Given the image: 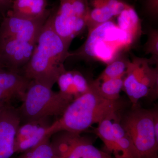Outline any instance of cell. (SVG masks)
<instances>
[{"label":"cell","instance_id":"obj_22","mask_svg":"<svg viewBox=\"0 0 158 158\" xmlns=\"http://www.w3.org/2000/svg\"><path fill=\"white\" fill-rule=\"evenodd\" d=\"M50 138L47 137L36 147L20 153L16 158H57Z\"/></svg>","mask_w":158,"mask_h":158},{"label":"cell","instance_id":"obj_15","mask_svg":"<svg viewBox=\"0 0 158 158\" xmlns=\"http://www.w3.org/2000/svg\"><path fill=\"white\" fill-rule=\"evenodd\" d=\"M51 11L48 9V0H13L9 11L18 17L33 19L48 16Z\"/></svg>","mask_w":158,"mask_h":158},{"label":"cell","instance_id":"obj_11","mask_svg":"<svg viewBox=\"0 0 158 158\" xmlns=\"http://www.w3.org/2000/svg\"><path fill=\"white\" fill-rule=\"evenodd\" d=\"M21 123L18 110L11 105L0 111V158H10L15 153V136Z\"/></svg>","mask_w":158,"mask_h":158},{"label":"cell","instance_id":"obj_24","mask_svg":"<svg viewBox=\"0 0 158 158\" xmlns=\"http://www.w3.org/2000/svg\"><path fill=\"white\" fill-rule=\"evenodd\" d=\"M13 0H0V15L5 16L10 10Z\"/></svg>","mask_w":158,"mask_h":158},{"label":"cell","instance_id":"obj_8","mask_svg":"<svg viewBox=\"0 0 158 158\" xmlns=\"http://www.w3.org/2000/svg\"><path fill=\"white\" fill-rule=\"evenodd\" d=\"M66 132L51 141L57 158H114L79 134Z\"/></svg>","mask_w":158,"mask_h":158},{"label":"cell","instance_id":"obj_1","mask_svg":"<svg viewBox=\"0 0 158 158\" xmlns=\"http://www.w3.org/2000/svg\"><path fill=\"white\" fill-rule=\"evenodd\" d=\"M124 106L120 99L113 101L105 98L99 90L98 81H94L87 92L74 99L61 117L50 125L48 135L62 131L79 134L104 119H118Z\"/></svg>","mask_w":158,"mask_h":158},{"label":"cell","instance_id":"obj_26","mask_svg":"<svg viewBox=\"0 0 158 158\" xmlns=\"http://www.w3.org/2000/svg\"><path fill=\"white\" fill-rule=\"evenodd\" d=\"M3 108H0V111H1V110H2V109H3Z\"/></svg>","mask_w":158,"mask_h":158},{"label":"cell","instance_id":"obj_19","mask_svg":"<svg viewBox=\"0 0 158 158\" xmlns=\"http://www.w3.org/2000/svg\"><path fill=\"white\" fill-rule=\"evenodd\" d=\"M57 83L61 93L73 100L80 96L77 71L65 70L59 76Z\"/></svg>","mask_w":158,"mask_h":158},{"label":"cell","instance_id":"obj_14","mask_svg":"<svg viewBox=\"0 0 158 158\" xmlns=\"http://www.w3.org/2000/svg\"><path fill=\"white\" fill-rule=\"evenodd\" d=\"M88 13L87 27L88 31L117 17L128 4L121 0H87Z\"/></svg>","mask_w":158,"mask_h":158},{"label":"cell","instance_id":"obj_9","mask_svg":"<svg viewBox=\"0 0 158 158\" xmlns=\"http://www.w3.org/2000/svg\"><path fill=\"white\" fill-rule=\"evenodd\" d=\"M36 43L10 37L0 40V66L19 72L29 62Z\"/></svg>","mask_w":158,"mask_h":158},{"label":"cell","instance_id":"obj_6","mask_svg":"<svg viewBox=\"0 0 158 158\" xmlns=\"http://www.w3.org/2000/svg\"><path fill=\"white\" fill-rule=\"evenodd\" d=\"M149 59L135 57L129 60L123 77V88L133 106L140 99L158 95V68H153Z\"/></svg>","mask_w":158,"mask_h":158},{"label":"cell","instance_id":"obj_21","mask_svg":"<svg viewBox=\"0 0 158 158\" xmlns=\"http://www.w3.org/2000/svg\"><path fill=\"white\" fill-rule=\"evenodd\" d=\"M129 60L118 58L107 64L98 81H104L107 79L123 77L126 73Z\"/></svg>","mask_w":158,"mask_h":158},{"label":"cell","instance_id":"obj_20","mask_svg":"<svg viewBox=\"0 0 158 158\" xmlns=\"http://www.w3.org/2000/svg\"><path fill=\"white\" fill-rule=\"evenodd\" d=\"M97 81L100 92L105 98L113 101L120 99L119 94L123 88V77Z\"/></svg>","mask_w":158,"mask_h":158},{"label":"cell","instance_id":"obj_18","mask_svg":"<svg viewBox=\"0 0 158 158\" xmlns=\"http://www.w3.org/2000/svg\"><path fill=\"white\" fill-rule=\"evenodd\" d=\"M95 131L97 135L103 141L109 153L113 154L114 158H122L121 152L113 132L112 120L106 119L102 120L98 123Z\"/></svg>","mask_w":158,"mask_h":158},{"label":"cell","instance_id":"obj_10","mask_svg":"<svg viewBox=\"0 0 158 158\" xmlns=\"http://www.w3.org/2000/svg\"><path fill=\"white\" fill-rule=\"evenodd\" d=\"M49 16L37 19H27L15 16L8 11L0 22V40L19 37L36 42Z\"/></svg>","mask_w":158,"mask_h":158},{"label":"cell","instance_id":"obj_7","mask_svg":"<svg viewBox=\"0 0 158 158\" xmlns=\"http://www.w3.org/2000/svg\"><path fill=\"white\" fill-rule=\"evenodd\" d=\"M88 13L87 0H60L58 8L51 11L53 28L70 46L87 27Z\"/></svg>","mask_w":158,"mask_h":158},{"label":"cell","instance_id":"obj_23","mask_svg":"<svg viewBox=\"0 0 158 158\" xmlns=\"http://www.w3.org/2000/svg\"><path fill=\"white\" fill-rule=\"evenodd\" d=\"M148 40L144 45L145 54H151L150 60L152 63H158V32L156 30H151L148 32Z\"/></svg>","mask_w":158,"mask_h":158},{"label":"cell","instance_id":"obj_3","mask_svg":"<svg viewBox=\"0 0 158 158\" xmlns=\"http://www.w3.org/2000/svg\"><path fill=\"white\" fill-rule=\"evenodd\" d=\"M134 42L112 19L88 31L86 41L78 49L70 52L69 57L93 59L108 64L118 58Z\"/></svg>","mask_w":158,"mask_h":158},{"label":"cell","instance_id":"obj_12","mask_svg":"<svg viewBox=\"0 0 158 158\" xmlns=\"http://www.w3.org/2000/svg\"><path fill=\"white\" fill-rule=\"evenodd\" d=\"M47 118L20 123L15 136V151L20 154L36 147L47 137L51 124Z\"/></svg>","mask_w":158,"mask_h":158},{"label":"cell","instance_id":"obj_16","mask_svg":"<svg viewBox=\"0 0 158 158\" xmlns=\"http://www.w3.org/2000/svg\"><path fill=\"white\" fill-rule=\"evenodd\" d=\"M116 25L121 30L127 33L134 42L141 35V20L137 11L128 5L117 16Z\"/></svg>","mask_w":158,"mask_h":158},{"label":"cell","instance_id":"obj_13","mask_svg":"<svg viewBox=\"0 0 158 158\" xmlns=\"http://www.w3.org/2000/svg\"><path fill=\"white\" fill-rule=\"evenodd\" d=\"M31 81L19 73L0 69V108L16 98L22 100Z\"/></svg>","mask_w":158,"mask_h":158},{"label":"cell","instance_id":"obj_27","mask_svg":"<svg viewBox=\"0 0 158 158\" xmlns=\"http://www.w3.org/2000/svg\"><path fill=\"white\" fill-rule=\"evenodd\" d=\"M2 69V68H1V66H0V69Z\"/></svg>","mask_w":158,"mask_h":158},{"label":"cell","instance_id":"obj_17","mask_svg":"<svg viewBox=\"0 0 158 158\" xmlns=\"http://www.w3.org/2000/svg\"><path fill=\"white\" fill-rule=\"evenodd\" d=\"M119 120L118 118L113 122V129L122 158H139L131 137Z\"/></svg>","mask_w":158,"mask_h":158},{"label":"cell","instance_id":"obj_4","mask_svg":"<svg viewBox=\"0 0 158 158\" xmlns=\"http://www.w3.org/2000/svg\"><path fill=\"white\" fill-rule=\"evenodd\" d=\"M73 99L42 84L31 81L18 109L21 122L62 115Z\"/></svg>","mask_w":158,"mask_h":158},{"label":"cell","instance_id":"obj_28","mask_svg":"<svg viewBox=\"0 0 158 158\" xmlns=\"http://www.w3.org/2000/svg\"><path fill=\"white\" fill-rule=\"evenodd\" d=\"M1 21H0V22H1Z\"/></svg>","mask_w":158,"mask_h":158},{"label":"cell","instance_id":"obj_25","mask_svg":"<svg viewBox=\"0 0 158 158\" xmlns=\"http://www.w3.org/2000/svg\"><path fill=\"white\" fill-rule=\"evenodd\" d=\"M147 9L152 15H156L158 12V0H148Z\"/></svg>","mask_w":158,"mask_h":158},{"label":"cell","instance_id":"obj_5","mask_svg":"<svg viewBox=\"0 0 158 158\" xmlns=\"http://www.w3.org/2000/svg\"><path fill=\"white\" fill-rule=\"evenodd\" d=\"M119 121L131 137L139 158H158V136L153 110L134 106Z\"/></svg>","mask_w":158,"mask_h":158},{"label":"cell","instance_id":"obj_2","mask_svg":"<svg viewBox=\"0 0 158 158\" xmlns=\"http://www.w3.org/2000/svg\"><path fill=\"white\" fill-rule=\"evenodd\" d=\"M69 47L54 31L50 15L40 31L31 59L22 69V74L52 88L66 70L64 62L70 56Z\"/></svg>","mask_w":158,"mask_h":158}]
</instances>
